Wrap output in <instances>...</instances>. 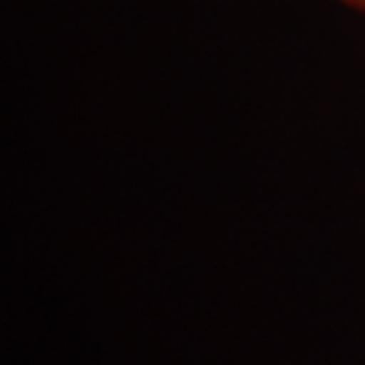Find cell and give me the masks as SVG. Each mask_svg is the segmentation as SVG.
Here are the masks:
<instances>
[{
	"instance_id": "obj_1",
	"label": "cell",
	"mask_w": 365,
	"mask_h": 365,
	"mask_svg": "<svg viewBox=\"0 0 365 365\" xmlns=\"http://www.w3.org/2000/svg\"><path fill=\"white\" fill-rule=\"evenodd\" d=\"M341 3L354 9V11H365V0H341Z\"/></svg>"
}]
</instances>
